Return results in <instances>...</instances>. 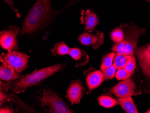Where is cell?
Here are the masks:
<instances>
[{"label":"cell","instance_id":"cell-1","mask_svg":"<svg viewBox=\"0 0 150 113\" xmlns=\"http://www.w3.org/2000/svg\"><path fill=\"white\" fill-rule=\"evenodd\" d=\"M51 0H38L27 14L19 37L31 35L47 24L54 14Z\"/></svg>","mask_w":150,"mask_h":113},{"label":"cell","instance_id":"cell-2","mask_svg":"<svg viewBox=\"0 0 150 113\" xmlns=\"http://www.w3.org/2000/svg\"><path fill=\"white\" fill-rule=\"evenodd\" d=\"M65 67V65L57 64L39 70H36L31 73L21 75L12 81L2 83L1 80L0 84L4 86L8 91L18 94L25 92L33 86L39 85L44 81Z\"/></svg>","mask_w":150,"mask_h":113},{"label":"cell","instance_id":"cell-3","mask_svg":"<svg viewBox=\"0 0 150 113\" xmlns=\"http://www.w3.org/2000/svg\"><path fill=\"white\" fill-rule=\"evenodd\" d=\"M40 95L42 97L38 99L40 105L49 113H73L60 97L53 91L42 89Z\"/></svg>","mask_w":150,"mask_h":113},{"label":"cell","instance_id":"cell-4","mask_svg":"<svg viewBox=\"0 0 150 113\" xmlns=\"http://www.w3.org/2000/svg\"><path fill=\"white\" fill-rule=\"evenodd\" d=\"M29 59L30 56L26 53L18 51H8L6 53H2L0 56L1 62L20 74L28 67Z\"/></svg>","mask_w":150,"mask_h":113},{"label":"cell","instance_id":"cell-5","mask_svg":"<svg viewBox=\"0 0 150 113\" xmlns=\"http://www.w3.org/2000/svg\"><path fill=\"white\" fill-rule=\"evenodd\" d=\"M125 37L123 41L125 43V55H134L137 42L139 37L144 35L146 29L140 28L132 23L123 26Z\"/></svg>","mask_w":150,"mask_h":113},{"label":"cell","instance_id":"cell-6","mask_svg":"<svg viewBox=\"0 0 150 113\" xmlns=\"http://www.w3.org/2000/svg\"><path fill=\"white\" fill-rule=\"evenodd\" d=\"M20 29L16 25L10 26L0 33V43L2 48L8 51L19 50L17 37Z\"/></svg>","mask_w":150,"mask_h":113},{"label":"cell","instance_id":"cell-7","mask_svg":"<svg viewBox=\"0 0 150 113\" xmlns=\"http://www.w3.org/2000/svg\"><path fill=\"white\" fill-rule=\"evenodd\" d=\"M109 92L120 98L131 97L139 94V92L137 91L135 82L131 78L124 79L114 87L109 89Z\"/></svg>","mask_w":150,"mask_h":113},{"label":"cell","instance_id":"cell-8","mask_svg":"<svg viewBox=\"0 0 150 113\" xmlns=\"http://www.w3.org/2000/svg\"><path fill=\"white\" fill-rule=\"evenodd\" d=\"M104 33L97 31L95 33L84 32L78 37L80 43L86 46H90L97 50L104 43Z\"/></svg>","mask_w":150,"mask_h":113},{"label":"cell","instance_id":"cell-9","mask_svg":"<svg viewBox=\"0 0 150 113\" xmlns=\"http://www.w3.org/2000/svg\"><path fill=\"white\" fill-rule=\"evenodd\" d=\"M87 86V94H90L93 90L97 88L104 80V76L100 70H96L95 69L91 67L84 71Z\"/></svg>","mask_w":150,"mask_h":113},{"label":"cell","instance_id":"cell-10","mask_svg":"<svg viewBox=\"0 0 150 113\" xmlns=\"http://www.w3.org/2000/svg\"><path fill=\"white\" fill-rule=\"evenodd\" d=\"M135 52L143 74L150 79V43L137 48Z\"/></svg>","mask_w":150,"mask_h":113},{"label":"cell","instance_id":"cell-11","mask_svg":"<svg viewBox=\"0 0 150 113\" xmlns=\"http://www.w3.org/2000/svg\"><path fill=\"white\" fill-rule=\"evenodd\" d=\"M85 88L80 80L71 82L67 88L66 97L71 104H78L83 97Z\"/></svg>","mask_w":150,"mask_h":113},{"label":"cell","instance_id":"cell-12","mask_svg":"<svg viewBox=\"0 0 150 113\" xmlns=\"http://www.w3.org/2000/svg\"><path fill=\"white\" fill-rule=\"evenodd\" d=\"M81 23L85 25V30L89 33L93 32L99 23V18L90 9L82 10Z\"/></svg>","mask_w":150,"mask_h":113},{"label":"cell","instance_id":"cell-13","mask_svg":"<svg viewBox=\"0 0 150 113\" xmlns=\"http://www.w3.org/2000/svg\"><path fill=\"white\" fill-rule=\"evenodd\" d=\"M69 55L75 60L76 67L83 66L90 60V57L86 52L77 48H70Z\"/></svg>","mask_w":150,"mask_h":113},{"label":"cell","instance_id":"cell-14","mask_svg":"<svg viewBox=\"0 0 150 113\" xmlns=\"http://www.w3.org/2000/svg\"><path fill=\"white\" fill-rule=\"evenodd\" d=\"M20 73L16 72L15 70L7 65L4 63H1L0 65V78L1 80L9 82L14 80L21 76Z\"/></svg>","mask_w":150,"mask_h":113},{"label":"cell","instance_id":"cell-15","mask_svg":"<svg viewBox=\"0 0 150 113\" xmlns=\"http://www.w3.org/2000/svg\"><path fill=\"white\" fill-rule=\"evenodd\" d=\"M119 104L127 113H138V110L135 104L133 102L131 97H126L118 98Z\"/></svg>","mask_w":150,"mask_h":113},{"label":"cell","instance_id":"cell-16","mask_svg":"<svg viewBox=\"0 0 150 113\" xmlns=\"http://www.w3.org/2000/svg\"><path fill=\"white\" fill-rule=\"evenodd\" d=\"M70 50V48L63 41L56 43L51 51L54 56H63L69 54Z\"/></svg>","mask_w":150,"mask_h":113},{"label":"cell","instance_id":"cell-17","mask_svg":"<svg viewBox=\"0 0 150 113\" xmlns=\"http://www.w3.org/2000/svg\"><path fill=\"white\" fill-rule=\"evenodd\" d=\"M131 55H128L115 53L113 65L117 70L121 68H124L130 59Z\"/></svg>","mask_w":150,"mask_h":113},{"label":"cell","instance_id":"cell-18","mask_svg":"<svg viewBox=\"0 0 150 113\" xmlns=\"http://www.w3.org/2000/svg\"><path fill=\"white\" fill-rule=\"evenodd\" d=\"M98 103L101 106L105 108H111L119 104L118 101L111 97L102 95L98 98Z\"/></svg>","mask_w":150,"mask_h":113},{"label":"cell","instance_id":"cell-19","mask_svg":"<svg viewBox=\"0 0 150 113\" xmlns=\"http://www.w3.org/2000/svg\"><path fill=\"white\" fill-rule=\"evenodd\" d=\"M115 55V52L109 53L104 56L102 60V64L100 70H103L112 65L113 63L114 57Z\"/></svg>","mask_w":150,"mask_h":113},{"label":"cell","instance_id":"cell-20","mask_svg":"<svg viewBox=\"0 0 150 113\" xmlns=\"http://www.w3.org/2000/svg\"><path fill=\"white\" fill-rule=\"evenodd\" d=\"M124 32L122 28H115L111 33V39L116 43L121 42L124 38Z\"/></svg>","mask_w":150,"mask_h":113},{"label":"cell","instance_id":"cell-21","mask_svg":"<svg viewBox=\"0 0 150 113\" xmlns=\"http://www.w3.org/2000/svg\"><path fill=\"white\" fill-rule=\"evenodd\" d=\"M117 68L115 67L113 65L111 66V67L100 70L104 76V78L105 80H107L109 79H112L115 76V72Z\"/></svg>","mask_w":150,"mask_h":113},{"label":"cell","instance_id":"cell-22","mask_svg":"<svg viewBox=\"0 0 150 113\" xmlns=\"http://www.w3.org/2000/svg\"><path fill=\"white\" fill-rule=\"evenodd\" d=\"M134 74V72H128L124 68H121L118 70L115 74V77L118 80H124L131 77Z\"/></svg>","mask_w":150,"mask_h":113},{"label":"cell","instance_id":"cell-23","mask_svg":"<svg viewBox=\"0 0 150 113\" xmlns=\"http://www.w3.org/2000/svg\"><path fill=\"white\" fill-rule=\"evenodd\" d=\"M136 67L135 58L132 55L124 69L128 72H133Z\"/></svg>","mask_w":150,"mask_h":113},{"label":"cell","instance_id":"cell-24","mask_svg":"<svg viewBox=\"0 0 150 113\" xmlns=\"http://www.w3.org/2000/svg\"><path fill=\"white\" fill-rule=\"evenodd\" d=\"M9 94L8 90L4 86L0 84V103L1 105L6 101H8Z\"/></svg>","mask_w":150,"mask_h":113},{"label":"cell","instance_id":"cell-25","mask_svg":"<svg viewBox=\"0 0 150 113\" xmlns=\"http://www.w3.org/2000/svg\"><path fill=\"white\" fill-rule=\"evenodd\" d=\"M1 107L0 109V112L1 113H14L15 111L13 109L12 107V104L11 105L10 104H2L1 105Z\"/></svg>","mask_w":150,"mask_h":113},{"label":"cell","instance_id":"cell-26","mask_svg":"<svg viewBox=\"0 0 150 113\" xmlns=\"http://www.w3.org/2000/svg\"><path fill=\"white\" fill-rule=\"evenodd\" d=\"M3 1H4L7 4H8V5L11 7V8L16 12L17 17H20L21 16H20V13L18 12V10H17V9L15 8V6L13 5V2L12 0H3Z\"/></svg>","mask_w":150,"mask_h":113},{"label":"cell","instance_id":"cell-27","mask_svg":"<svg viewBox=\"0 0 150 113\" xmlns=\"http://www.w3.org/2000/svg\"><path fill=\"white\" fill-rule=\"evenodd\" d=\"M146 113H150V109H149V110H148V111H146Z\"/></svg>","mask_w":150,"mask_h":113},{"label":"cell","instance_id":"cell-28","mask_svg":"<svg viewBox=\"0 0 150 113\" xmlns=\"http://www.w3.org/2000/svg\"><path fill=\"white\" fill-rule=\"evenodd\" d=\"M146 1H148V2H150V0H145Z\"/></svg>","mask_w":150,"mask_h":113}]
</instances>
